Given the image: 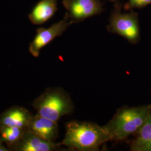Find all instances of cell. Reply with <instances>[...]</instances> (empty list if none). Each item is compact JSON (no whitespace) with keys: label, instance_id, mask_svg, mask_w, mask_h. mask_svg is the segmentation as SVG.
<instances>
[{"label":"cell","instance_id":"obj_3","mask_svg":"<svg viewBox=\"0 0 151 151\" xmlns=\"http://www.w3.org/2000/svg\"><path fill=\"white\" fill-rule=\"evenodd\" d=\"M32 105L38 115L56 122L73 113L75 109L70 95L59 87L47 88L33 101Z\"/></svg>","mask_w":151,"mask_h":151},{"label":"cell","instance_id":"obj_9","mask_svg":"<svg viewBox=\"0 0 151 151\" xmlns=\"http://www.w3.org/2000/svg\"><path fill=\"white\" fill-rule=\"evenodd\" d=\"M30 132L45 140L55 142L59 135L58 122L34 114L27 128Z\"/></svg>","mask_w":151,"mask_h":151},{"label":"cell","instance_id":"obj_14","mask_svg":"<svg viewBox=\"0 0 151 151\" xmlns=\"http://www.w3.org/2000/svg\"><path fill=\"white\" fill-rule=\"evenodd\" d=\"M0 151H10L5 144L0 139Z\"/></svg>","mask_w":151,"mask_h":151},{"label":"cell","instance_id":"obj_12","mask_svg":"<svg viewBox=\"0 0 151 151\" xmlns=\"http://www.w3.org/2000/svg\"><path fill=\"white\" fill-rule=\"evenodd\" d=\"M26 129L16 127H0V139L10 151L11 148L21 139Z\"/></svg>","mask_w":151,"mask_h":151},{"label":"cell","instance_id":"obj_10","mask_svg":"<svg viewBox=\"0 0 151 151\" xmlns=\"http://www.w3.org/2000/svg\"><path fill=\"white\" fill-rule=\"evenodd\" d=\"M58 0H42L34 7L29 15V19L33 24L42 25L47 22L57 10Z\"/></svg>","mask_w":151,"mask_h":151},{"label":"cell","instance_id":"obj_11","mask_svg":"<svg viewBox=\"0 0 151 151\" xmlns=\"http://www.w3.org/2000/svg\"><path fill=\"white\" fill-rule=\"evenodd\" d=\"M131 143L132 151H151V113Z\"/></svg>","mask_w":151,"mask_h":151},{"label":"cell","instance_id":"obj_5","mask_svg":"<svg viewBox=\"0 0 151 151\" xmlns=\"http://www.w3.org/2000/svg\"><path fill=\"white\" fill-rule=\"evenodd\" d=\"M108 29L127 39L129 42L135 43L139 37L138 22L134 15L115 12L110 18Z\"/></svg>","mask_w":151,"mask_h":151},{"label":"cell","instance_id":"obj_1","mask_svg":"<svg viewBox=\"0 0 151 151\" xmlns=\"http://www.w3.org/2000/svg\"><path fill=\"white\" fill-rule=\"evenodd\" d=\"M111 137L104 126L87 122L73 120L65 124V138L62 146L80 151L99 150Z\"/></svg>","mask_w":151,"mask_h":151},{"label":"cell","instance_id":"obj_2","mask_svg":"<svg viewBox=\"0 0 151 151\" xmlns=\"http://www.w3.org/2000/svg\"><path fill=\"white\" fill-rule=\"evenodd\" d=\"M151 113V104L137 107L124 106L118 110L104 127L112 140L123 141L136 133Z\"/></svg>","mask_w":151,"mask_h":151},{"label":"cell","instance_id":"obj_13","mask_svg":"<svg viewBox=\"0 0 151 151\" xmlns=\"http://www.w3.org/2000/svg\"><path fill=\"white\" fill-rule=\"evenodd\" d=\"M151 3V0H129V5L132 7H142Z\"/></svg>","mask_w":151,"mask_h":151},{"label":"cell","instance_id":"obj_4","mask_svg":"<svg viewBox=\"0 0 151 151\" xmlns=\"http://www.w3.org/2000/svg\"><path fill=\"white\" fill-rule=\"evenodd\" d=\"M72 23L66 15L64 19L48 28L40 27L38 29L36 35L29 45L30 53L35 58L38 57L41 49L56 37L60 36Z\"/></svg>","mask_w":151,"mask_h":151},{"label":"cell","instance_id":"obj_7","mask_svg":"<svg viewBox=\"0 0 151 151\" xmlns=\"http://www.w3.org/2000/svg\"><path fill=\"white\" fill-rule=\"evenodd\" d=\"M61 143L45 140L27 129L21 139L13 146L10 151H63Z\"/></svg>","mask_w":151,"mask_h":151},{"label":"cell","instance_id":"obj_6","mask_svg":"<svg viewBox=\"0 0 151 151\" xmlns=\"http://www.w3.org/2000/svg\"><path fill=\"white\" fill-rule=\"evenodd\" d=\"M66 14L72 23L99 14L101 7L98 0H63Z\"/></svg>","mask_w":151,"mask_h":151},{"label":"cell","instance_id":"obj_8","mask_svg":"<svg viewBox=\"0 0 151 151\" xmlns=\"http://www.w3.org/2000/svg\"><path fill=\"white\" fill-rule=\"evenodd\" d=\"M33 115L27 108L12 106L0 114V127H16L27 129Z\"/></svg>","mask_w":151,"mask_h":151}]
</instances>
